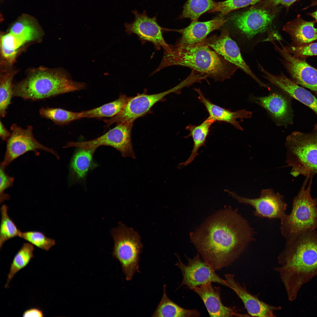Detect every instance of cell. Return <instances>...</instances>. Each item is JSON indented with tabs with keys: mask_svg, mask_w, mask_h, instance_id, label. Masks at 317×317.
I'll return each mask as SVG.
<instances>
[{
	"mask_svg": "<svg viewBox=\"0 0 317 317\" xmlns=\"http://www.w3.org/2000/svg\"><path fill=\"white\" fill-rule=\"evenodd\" d=\"M254 232L237 209L225 208L190 233L191 242L215 271L231 265L254 239Z\"/></svg>",
	"mask_w": 317,
	"mask_h": 317,
	"instance_id": "6da1fadb",
	"label": "cell"
},
{
	"mask_svg": "<svg viewBox=\"0 0 317 317\" xmlns=\"http://www.w3.org/2000/svg\"><path fill=\"white\" fill-rule=\"evenodd\" d=\"M279 275L288 300L296 298L304 284L317 276V229L304 232L286 242L278 257Z\"/></svg>",
	"mask_w": 317,
	"mask_h": 317,
	"instance_id": "7a4b0ae2",
	"label": "cell"
},
{
	"mask_svg": "<svg viewBox=\"0 0 317 317\" xmlns=\"http://www.w3.org/2000/svg\"><path fill=\"white\" fill-rule=\"evenodd\" d=\"M175 65L188 67L215 81L220 82L230 78L239 68L201 42L188 45H169L164 50L160 64L151 74Z\"/></svg>",
	"mask_w": 317,
	"mask_h": 317,
	"instance_id": "3957f363",
	"label": "cell"
},
{
	"mask_svg": "<svg viewBox=\"0 0 317 317\" xmlns=\"http://www.w3.org/2000/svg\"><path fill=\"white\" fill-rule=\"evenodd\" d=\"M84 82L73 80L62 68L43 67L28 71L26 77L13 85V97L25 100H40L85 89Z\"/></svg>",
	"mask_w": 317,
	"mask_h": 317,
	"instance_id": "277c9868",
	"label": "cell"
},
{
	"mask_svg": "<svg viewBox=\"0 0 317 317\" xmlns=\"http://www.w3.org/2000/svg\"><path fill=\"white\" fill-rule=\"evenodd\" d=\"M313 177H306L298 195L294 198L290 213L281 220L282 235L289 242L299 235L317 229V197L311 195Z\"/></svg>",
	"mask_w": 317,
	"mask_h": 317,
	"instance_id": "5b68a950",
	"label": "cell"
},
{
	"mask_svg": "<svg viewBox=\"0 0 317 317\" xmlns=\"http://www.w3.org/2000/svg\"><path fill=\"white\" fill-rule=\"evenodd\" d=\"M286 163L291 174L313 177L317 174V123L311 132H292L287 136Z\"/></svg>",
	"mask_w": 317,
	"mask_h": 317,
	"instance_id": "8992f818",
	"label": "cell"
},
{
	"mask_svg": "<svg viewBox=\"0 0 317 317\" xmlns=\"http://www.w3.org/2000/svg\"><path fill=\"white\" fill-rule=\"evenodd\" d=\"M111 234L114 245L113 256L119 262L127 281L131 280L139 272V255L143 246L139 233L132 228L120 222Z\"/></svg>",
	"mask_w": 317,
	"mask_h": 317,
	"instance_id": "52a82bcc",
	"label": "cell"
},
{
	"mask_svg": "<svg viewBox=\"0 0 317 317\" xmlns=\"http://www.w3.org/2000/svg\"><path fill=\"white\" fill-rule=\"evenodd\" d=\"M133 122L119 123L105 134L95 139L82 142L70 141L65 147H77L95 150L102 146H112L119 151L124 157H136L133 149L131 132Z\"/></svg>",
	"mask_w": 317,
	"mask_h": 317,
	"instance_id": "ba28073f",
	"label": "cell"
},
{
	"mask_svg": "<svg viewBox=\"0 0 317 317\" xmlns=\"http://www.w3.org/2000/svg\"><path fill=\"white\" fill-rule=\"evenodd\" d=\"M11 135L6 141V147L3 162L6 166L21 156L29 151L35 152L42 150L54 155L57 158L58 154L53 149L42 144L35 138L33 127L28 125L23 129L17 124L11 125Z\"/></svg>",
	"mask_w": 317,
	"mask_h": 317,
	"instance_id": "9c48e42d",
	"label": "cell"
},
{
	"mask_svg": "<svg viewBox=\"0 0 317 317\" xmlns=\"http://www.w3.org/2000/svg\"><path fill=\"white\" fill-rule=\"evenodd\" d=\"M180 83L176 86L158 93L147 95L142 93L131 97L122 111L116 115L103 121L108 127L112 124L125 122H134L138 118L146 114L156 103L165 96L180 91L183 87Z\"/></svg>",
	"mask_w": 317,
	"mask_h": 317,
	"instance_id": "30bf717a",
	"label": "cell"
},
{
	"mask_svg": "<svg viewBox=\"0 0 317 317\" xmlns=\"http://www.w3.org/2000/svg\"><path fill=\"white\" fill-rule=\"evenodd\" d=\"M225 191L239 203L253 207L256 216L279 219L281 221L287 215L285 211L287 205L284 200L283 195L275 193L272 189H263L259 197L255 198L244 197L234 192Z\"/></svg>",
	"mask_w": 317,
	"mask_h": 317,
	"instance_id": "8fae6325",
	"label": "cell"
},
{
	"mask_svg": "<svg viewBox=\"0 0 317 317\" xmlns=\"http://www.w3.org/2000/svg\"><path fill=\"white\" fill-rule=\"evenodd\" d=\"M178 262L175 265L180 269L182 280L179 287L185 285L191 289L193 288L208 283H217L227 286L225 280L220 278L212 267L200 259L198 253L193 258L186 256L188 263L185 264L177 254Z\"/></svg>",
	"mask_w": 317,
	"mask_h": 317,
	"instance_id": "7c38bea8",
	"label": "cell"
},
{
	"mask_svg": "<svg viewBox=\"0 0 317 317\" xmlns=\"http://www.w3.org/2000/svg\"><path fill=\"white\" fill-rule=\"evenodd\" d=\"M225 60L234 64L253 79L261 87L267 89L269 86L260 80L252 71L243 58L240 49L231 37L228 27L223 28L218 36L213 35L202 41Z\"/></svg>",
	"mask_w": 317,
	"mask_h": 317,
	"instance_id": "4fadbf2b",
	"label": "cell"
},
{
	"mask_svg": "<svg viewBox=\"0 0 317 317\" xmlns=\"http://www.w3.org/2000/svg\"><path fill=\"white\" fill-rule=\"evenodd\" d=\"M274 9L260 5L254 6L246 11L232 16L231 21L241 33L251 38L267 30L276 16Z\"/></svg>",
	"mask_w": 317,
	"mask_h": 317,
	"instance_id": "5bb4252c",
	"label": "cell"
},
{
	"mask_svg": "<svg viewBox=\"0 0 317 317\" xmlns=\"http://www.w3.org/2000/svg\"><path fill=\"white\" fill-rule=\"evenodd\" d=\"M134 16V21L131 23L124 24L125 31L129 36L132 34L136 35L142 44L147 42L152 43L156 49L158 50L162 47L164 50L168 47L163 38V34L164 28L158 23L156 16L149 17L145 10L139 13L136 9L132 11Z\"/></svg>",
	"mask_w": 317,
	"mask_h": 317,
	"instance_id": "9a60e30c",
	"label": "cell"
},
{
	"mask_svg": "<svg viewBox=\"0 0 317 317\" xmlns=\"http://www.w3.org/2000/svg\"><path fill=\"white\" fill-rule=\"evenodd\" d=\"M269 41L275 50L283 58L282 62L293 78L298 85L308 88L317 94V70L304 60L279 47L272 39Z\"/></svg>",
	"mask_w": 317,
	"mask_h": 317,
	"instance_id": "2e32d148",
	"label": "cell"
},
{
	"mask_svg": "<svg viewBox=\"0 0 317 317\" xmlns=\"http://www.w3.org/2000/svg\"><path fill=\"white\" fill-rule=\"evenodd\" d=\"M234 275H225L227 287L236 293L242 302L248 314L252 316L276 317L274 312L281 309L280 306L269 304L250 293L244 284L242 285L235 278Z\"/></svg>",
	"mask_w": 317,
	"mask_h": 317,
	"instance_id": "e0dca14e",
	"label": "cell"
},
{
	"mask_svg": "<svg viewBox=\"0 0 317 317\" xmlns=\"http://www.w3.org/2000/svg\"><path fill=\"white\" fill-rule=\"evenodd\" d=\"M251 99L264 108L277 124L286 127L293 124V111L288 97L272 92L265 97H251Z\"/></svg>",
	"mask_w": 317,
	"mask_h": 317,
	"instance_id": "ac0fdd59",
	"label": "cell"
},
{
	"mask_svg": "<svg viewBox=\"0 0 317 317\" xmlns=\"http://www.w3.org/2000/svg\"><path fill=\"white\" fill-rule=\"evenodd\" d=\"M212 283H208L192 288L191 290L200 297L211 317H247L248 314L239 313L235 308L227 307L222 303L220 298V288L213 286Z\"/></svg>",
	"mask_w": 317,
	"mask_h": 317,
	"instance_id": "d6986e66",
	"label": "cell"
},
{
	"mask_svg": "<svg viewBox=\"0 0 317 317\" xmlns=\"http://www.w3.org/2000/svg\"><path fill=\"white\" fill-rule=\"evenodd\" d=\"M228 21V19L219 16L206 21H192L188 26L182 29L166 28V31H176L181 34V37L177 41L176 44H194L202 41L210 33L220 28Z\"/></svg>",
	"mask_w": 317,
	"mask_h": 317,
	"instance_id": "ffe728a7",
	"label": "cell"
},
{
	"mask_svg": "<svg viewBox=\"0 0 317 317\" xmlns=\"http://www.w3.org/2000/svg\"><path fill=\"white\" fill-rule=\"evenodd\" d=\"M264 77L289 96L311 109L317 116V98L310 92L282 73L275 75L266 71L264 73Z\"/></svg>",
	"mask_w": 317,
	"mask_h": 317,
	"instance_id": "44dd1931",
	"label": "cell"
},
{
	"mask_svg": "<svg viewBox=\"0 0 317 317\" xmlns=\"http://www.w3.org/2000/svg\"><path fill=\"white\" fill-rule=\"evenodd\" d=\"M198 94L200 101L205 106L209 116L215 122H222L232 125L236 129L243 131L240 122L237 121L240 119L242 121L243 119L252 117V112L245 109L232 112L230 110L222 108L211 102L206 98L199 89H195Z\"/></svg>",
	"mask_w": 317,
	"mask_h": 317,
	"instance_id": "7402d4cb",
	"label": "cell"
},
{
	"mask_svg": "<svg viewBox=\"0 0 317 317\" xmlns=\"http://www.w3.org/2000/svg\"><path fill=\"white\" fill-rule=\"evenodd\" d=\"M8 32L23 46L28 43L39 41L44 34L36 19L26 14L22 15L11 24Z\"/></svg>",
	"mask_w": 317,
	"mask_h": 317,
	"instance_id": "603a6c76",
	"label": "cell"
},
{
	"mask_svg": "<svg viewBox=\"0 0 317 317\" xmlns=\"http://www.w3.org/2000/svg\"><path fill=\"white\" fill-rule=\"evenodd\" d=\"M316 22V21H304L299 15L294 21L285 24L283 29L291 36L292 46H302L317 40V28L314 27Z\"/></svg>",
	"mask_w": 317,
	"mask_h": 317,
	"instance_id": "cb8c5ba5",
	"label": "cell"
},
{
	"mask_svg": "<svg viewBox=\"0 0 317 317\" xmlns=\"http://www.w3.org/2000/svg\"><path fill=\"white\" fill-rule=\"evenodd\" d=\"M78 148L70 164L71 177L77 181L84 179L88 172L94 167L93 155L95 151L92 149Z\"/></svg>",
	"mask_w": 317,
	"mask_h": 317,
	"instance_id": "d4e9b609",
	"label": "cell"
},
{
	"mask_svg": "<svg viewBox=\"0 0 317 317\" xmlns=\"http://www.w3.org/2000/svg\"><path fill=\"white\" fill-rule=\"evenodd\" d=\"M214 121L208 117L201 124L198 126L189 124L186 127V129L189 131V134L185 137L187 138L189 137L192 138L193 145L192 150L190 156L183 163H181L183 166L188 165L191 163L198 154V151L201 146H205L206 139L209 135L210 128Z\"/></svg>",
	"mask_w": 317,
	"mask_h": 317,
	"instance_id": "484cf974",
	"label": "cell"
},
{
	"mask_svg": "<svg viewBox=\"0 0 317 317\" xmlns=\"http://www.w3.org/2000/svg\"><path fill=\"white\" fill-rule=\"evenodd\" d=\"M0 77V116L4 117L13 97L12 81L17 70L11 66L2 65Z\"/></svg>",
	"mask_w": 317,
	"mask_h": 317,
	"instance_id": "4316f807",
	"label": "cell"
},
{
	"mask_svg": "<svg viewBox=\"0 0 317 317\" xmlns=\"http://www.w3.org/2000/svg\"><path fill=\"white\" fill-rule=\"evenodd\" d=\"M166 284L163 286V293L162 299L151 316L198 317L200 316L196 309H185L171 300L166 291Z\"/></svg>",
	"mask_w": 317,
	"mask_h": 317,
	"instance_id": "83f0119b",
	"label": "cell"
},
{
	"mask_svg": "<svg viewBox=\"0 0 317 317\" xmlns=\"http://www.w3.org/2000/svg\"><path fill=\"white\" fill-rule=\"evenodd\" d=\"M131 97L121 94L116 100L100 107L81 112L82 118H111L119 113Z\"/></svg>",
	"mask_w": 317,
	"mask_h": 317,
	"instance_id": "f1b7e54d",
	"label": "cell"
},
{
	"mask_svg": "<svg viewBox=\"0 0 317 317\" xmlns=\"http://www.w3.org/2000/svg\"><path fill=\"white\" fill-rule=\"evenodd\" d=\"M34 246L27 242L24 243L14 256L11 263L5 287H9L11 281L20 270L26 267L34 257Z\"/></svg>",
	"mask_w": 317,
	"mask_h": 317,
	"instance_id": "f546056e",
	"label": "cell"
},
{
	"mask_svg": "<svg viewBox=\"0 0 317 317\" xmlns=\"http://www.w3.org/2000/svg\"><path fill=\"white\" fill-rule=\"evenodd\" d=\"M41 116L60 126L68 124L81 118V112H74L58 108L43 107L39 110Z\"/></svg>",
	"mask_w": 317,
	"mask_h": 317,
	"instance_id": "4dcf8cb0",
	"label": "cell"
},
{
	"mask_svg": "<svg viewBox=\"0 0 317 317\" xmlns=\"http://www.w3.org/2000/svg\"><path fill=\"white\" fill-rule=\"evenodd\" d=\"M215 2L213 0H187L178 18H188L192 21H197L204 13L211 11Z\"/></svg>",
	"mask_w": 317,
	"mask_h": 317,
	"instance_id": "1f68e13d",
	"label": "cell"
},
{
	"mask_svg": "<svg viewBox=\"0 0 317 317\" xmlns=\"http://www.w3.org/2000/svg\"><path fill=\"white\" fill-rule=\"evenodd\" d=\"M8 207L3 205L1 208V219L0 227V248L7 240L20 237L21 232L8 213Z\"/></svg>",
	"mask_w": 317,
	"mask_h": 317,
	"instance_id": "d6a6232c",
	"label": "cell"
},
{
	"mask_svg": "<svg viewBox=\"0 0 317 317\" xmlns=\"http://www.w3.org/2000/svg\"><path fill=\"white\" fill-rule=\"evenodd\" d=\"M20 237L34 246L46 251L56 244L55 240L46 237L42 232L36 231L21 232Z\"/></svg>",
	"mask_w": 317,
	"mask_h": 317,
	"instance_id": "836d02e7",
	"label": "cell"
},
{
	"mask_svg": "<svg viewBox=\"0 0 317 317\" xmlns=\"http://www.w3.org/2000/svg\"><path fill=\"white\" fill-rule=\"evenodd\" d=\"M263 0H226L216 2L214 8L210 12H218L223 17L232 11L254 4Z\"/></svg>",
	"mask_w": 317,
	"mask_h": 317,
	"instance_id": "e575fe53",
	"label": "cell"
},
{
	"mask_svg": "<svg viewBox=\"0 0 317 317\" xmlns=\"http://www.w3.org/2000/svg\"><path fill=\"white\" fill-rule=\"evenodd\" d=\"M281 47L285 50L296 57L303 58L306 57L317 55V42L311 43L300 46H284L281 42H279Z\"/></svg>",
	"mask_w": 317,
	"mask_h": 317,
	"instance_id": "d590c367",
	"label": "cell"
},
{
	"mask_svg": "<svg viewBox=\"0 0 317 317\" xmlns=\"http://www.w3.org/2000/svg\"><path fill=\"white\" fill-rule=\"evenodd\" d=\"M6 166L2 162L0 168V200L1 203L9 198V195L5 193V191L13 185L14 178L9 176L5 171Z\"/></svg>",
	"mask_w": 317,
	"mask_h": 317,
	"instance_id": "8d00e7d4",
	"label": "cell"
},
{
	"mask_svg": "<svg viewBox=\"0 0 317 317\" xmlns=\"http://www.w3.org/2000/svg\"><path fill=\"white\" fill-rule=\"evenodd\" d=\"M297 0H263L259 4L267 8H275L279 5L288 7Z\"/></svg>",
	"mask_w": 317,
	"mask_h": 317,
	"instance_id": "74e56055",
	"label": "cell"
},
{
	"mask_svg": "<svg viewBox=\"0 0 317 317\" xmlns=\"http://www.w3.org/2000/svg\"><path fill=\"white\" fill-rule=\"evenodd\" d=\"M24 317H42L44 316L43 311L37 308H31L25 311L23 314Z\"/></svg>",
	"mask_w": 317,
	"mask_h": 317,
	"instance_id": "f35d334b",
	"label": "cell"
},
{
	"mask_svg": "<svg viewBox=\"0 0 317 317\" xmlns=\"http://www.w3.org/2000/svg\"><path fill=\"white\" fill-rule=\"evenodd\" d=\"M11 132L5 127L1 120L0 121V136L3 141H6L10 136Z\"/></svg>",
	"mask_w": 317,
	"mask_h": 317,
	"instance_id": "ab89813d",
	"label": "cell"
},
{
	"mask_svg": "<svg viewBox=\"0 0 317 317\" xmlns=\"http://www.w3.org/2000/svg\"><path fill=\"white\" fill-rule=\"evenodd\" d=\"M310 15L314 18L315 21H317V10L313 12L310 13Z\"/></svg>",
	"mask_w": 317,
	"mask_h": 317,
	"instance_id": "60d3db41",
	"label": "cell"
}]
</instances>
